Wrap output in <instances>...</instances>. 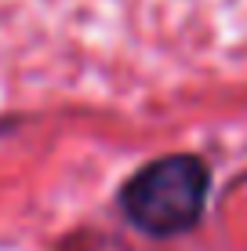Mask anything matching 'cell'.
Returning <instances> with one entry per match:
<instances>
[{
	"label": "cell",
	"mask_w": 247,
	"mask_h": 251,
	"mask_svg": "<svg viewBox=\"0 0 247 251\" xmlns=\"http://www.w3.org/2000/svg\"><path fill=\"white\" fill-rule=\"evenodd\" d=\"M80 237H84V233H76L73 240H66L62 251H91V244H88V240H80Z\"/></svg>",
	"instance_id": "cell-2"
},
{
	"label": "cell",
	"mask_w": 247,
	"mask_h": 251,
	"mask_svg": "<svg viewBox=\"0 0 247 251\" xmlns=\"http://www.w3.org/2000/svg\"><path fill=\"white\" fill-rule=\"evenodd\" d=\"M211 171L197 153H171L138 168L120 189V211L149 237H182L200 222Z\"/></svg>",
	"instance_id": "cell-1"
}]
</instances>
